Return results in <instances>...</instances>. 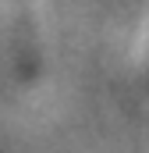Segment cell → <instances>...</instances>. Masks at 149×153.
<instances>
[]
</instances>
